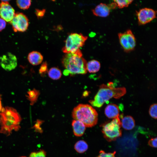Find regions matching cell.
<instances>
[{"label": "cell", "instance_id": "d6986e66", "mask_svg": "<svg viewBox=\"0 0 157 157\" xmlns=\"http://www.w3.org/2000/svg\"><path fill=\"white\" fill-rule=\"evenodd\" d=\"M49 77L53 80H57L61 77L62 74L60 70L56 67L51 68L48 72Z\"/></svg>", "mask_w": 157, "mask_h": 157}, {"label": "cell", "instance_id": "9a60e30c", "mask_svg": "<svg viewBox=\"0 0 157 157\" xmlns=\"http://www.w3.org/2000/svg\"><path fill=\"white\" fill-rule=\"evenodd\" d=\"M28 59L29 63L33 65H37L40 64L43 60L42 54L37 51H33L29 53Z\"/></svg>", "mask_w": 157, "mask_h": 157}, {"label": "cell", "instance_id": "8fae6325", "mask_svg": "<svg viewBox=\"0 0 157 157\" xmlns=\"http://www.w3.org/2000/svg\"><path fill=\"white\" fill-rule=\"evenodd\" d=\"M110 10L108 5L101 3L92 10V12L95 16L106 17L109 15Z\"/></svg>", "mask_w": 157, "mask_h": 157}, {"label": "cell", "instance_id": "603a6c76", "mask_svg": "<svg viewBox=\"0 0 157 157\" xmlns=\"http://www.w3.org/2000/svg\"><path fill=\"white\" fill-rule=\"evenodd\" d=\"M157 104L151 105L149 109V113L150 116L154 119H157Z\"/></svg>", "mask_w": 157, "mask_h": 157}, {"label": "cell", "instance_id": "e0dca14e", "mask_svg": "<svg viewBox=\"0 0 157 157\" xmlns=\"http://www.w3.org/2000/svg\"><path fill=\"white\" fill-rule=\"evenodd\" d=\"M100 68V64L97 60H93L87 64V70L90 72L94 73L98 72Z\"/></svg>", "mask_w": 157, "mask_h": 157}, {"label": "cell", "instance_id": "7c38bea8", "mask_svg": "<svg viewBox=\"0 0 157 157\" xmlns=\"http://www.w3.org/2000/svg\"><path fill=\"white\" fill-rule=\"evenodd\" d=\"M106 116L110 119H114L119 117V109L116 104H110L105 108L104 111Z\"/></svg>", "mask_w": 157, "mask_h": 157}, {"label": "cell", "instance_id": "4fadbf2b", "mask_svg": "<svg viewBox=\"0 0 157 157\" xmlns=\"http://www.w3.org/2000/svg\"><path fill=\"white\" fill-rule=\"evenodd\" d=\"M72 126L74 134L75 136L80 137L84 134L86 127L82 122L74 120L72 121Z\"/></svg>", "mask_w": 157, "mask_h": 157}, {"label": "cell", "instance_id": "f1b7e54d", "mask_svg": "<svg viewBox=\"0 0 157 157\" xmlns=\"http://www.w3.org/2000/svg\"><path fill=\"white\" fill-rule=\"evenodd\" d=\"M6 25V21L1 18H0V31H1L5 28Z\"/></svg>", "mask_w": 157, "mask_h": 157}, {"label": "cell", "instance_id": "30bf717a", "mask_svg": "<svg viewBox=\"0 0 157 157\" xmlns=\"http://www.w3.org/2000/svg\"><path fill=\"white\" fill-rule=\"evenodd\" d=\"M8 1H2L0 3V16L7 22H10L14 17V9L10 5Z\"/></svg>", "mask_w": 157, "mask_h": 157}, {"label": "cell", "instance_id": "8992f818", "mask_svg": "<svg viewBox=\"0 0 157 157\" xmlns=\"http://www.w3.org/2000/svg\"><path fill=\"white\" fill-rule=\"evenodd\" d=\"M88 37L81 33H72L67 37L62 51L66 53H74L80 50L79 48L84 44Z\"/></svg>", "mask_w": 157, "mask_h": 157}, {"label": "cell", "instance_id": "9c48e42d", "mask_svg": "<svg viewBox=\"0 0 157 157\" xmlns=\"http://www.w3.org/2000/svg\"><path fill=\"white\" fill-rule=\"evenodd\" d=\"M0 64L4 70L10 71L15 69L17 66V59L15 55L8 52L0 57Z\"/></svg>", "mask_w": 157, "mask_h": 157}, {"label": "cell", "instance_id": "83f0119b", "mask_svg": "<svg viewBox=\"0 0 157 157\" xmlns=\"http://www.w3.org/2000/svg\"><path fill=\"white\" fill-rule=\"evenodd\" d=\"M45 12L44 9L42 10L36 9L35 10V14L38 18H40L43 17Z\"/></svg>", "mask_w": 157, "mask_h": 157}, {"label": "cell", "instance_id": "d6a6232c", "mask_svg": "<svg viewBox=\"0 0 157 157\" xmlns=\"http://www.w3.org/2000/svg\"></svg>", "mask_w": 157, "mask_h": 157}, {"label": "cell", "instance_id": "ac0fdd59", "mask_svg": "<svg viewBox=\"0 0 157 157\" xmlns=\"http://www.w3.org/2000/svg\"><path fill=\"white\" fill-rule=\"evenodd\" d=\"M75 150L79 153H83L87 151L88 145L87 143L83 140L77 142L74 146Z\"/></svg>", "mask_w": 157, "mask_h": 157}, {"label": "cell", "instance_id": "1f68e13d", "mask_svg": "<svg viewBox=\"0 0 157 157\" xmlns=\"http://www.w3.org/2000/svg\"><path fill=\"white\" fill-rule=\"evenodd\" d=\"M26 157L25 156H21V157Z\"/></svg>", "mask_w": 157, "mask_h": 157}, {"label": "cell", "instance_id": "d4e9b609", "mask_svg": "<svg viewBox=\"0 0 157 157\" xmlns=\"http://www.w3.org/2000/svg\"><path fill=\"white\" fill-rule=\"evenodd\" d=\"M46 153L43 150L35 152H33L31 154L29 157H46Z\"/></svg>", "mask_w": 157, "mask_h": 157}, {"label": "cell", "instance_id": "2e32d148", "mask_svg": "<svg viewBox=\"0 0 157 157\" xmlns=\"http://www.w3.org/2000/svg\"><path fill=\"white\" fill-rule=\"evenodd\" d=\"M118 36L120 44L124 51L126 52L131 51L129 46V40L126 32L119 33Z\"/></svg>", "mask_w": 157, "mask_h": 157}, {"label": "cell", "instance_id": "7402d4cb", "mask_svg": "<svg viewBox=\"0 0 157 157\" xmlns=\"http://www.w3.org/2000/svg\"><path fill=\"white\" fill-rule=\"evenodd\" d=\"M133 0H114V2L117 4V6L119 8H122L125 7H127L131 3Z\"/></svg>", "mask_w": 157, "mask_h": 157}, {"label": "cell", "instance_id": "5bb4252c", "mask_svg": "<svg viewBox=\"0 0 157 157\" xmlns=\"http://www.w3.org/2000/svg\"><path fill=\"white\" fill-rule=\"evenodd\" d=\"M121 126L126 130H130L135 127V123L133 118L129 115L126 116L121 118Z\"/></svg>", "mask_w": 157, "mask_h": 157}, {"label": "cell", "instance_id": "52a82bcc", "mask_svg": "<svg viewBox=\"0 0 157 157\" xmlns=\"http://www.w3.org/2000/svg\"><path fill=\"white\" fill-rule=\"evenodd\" d=\"M13 31L15 32H24L27 29L29 25L28 19L22 13L15 14L12 20L10 22Z\"/></svg>", "mask_w": 157, "mask_h": 157}, {"label": "cell", "instance_id": "cb8c5ba5", "mask_svg": "<svg viewBox=\"0 0 157 157\" xmlns=\"http://www.w3.org/2000/svg\"><path fill=\"white\" fill-rule=\"evenodd\" d=\"M28 98L31 101V103H33L35 101L37 98L38 95V92L36 90H33L31 91H29Z\"/></svg>", "mask_w": 157, "mask_h": 157}, {"label": "cell", "instance_id": "4316f807", "mask_svg": "<svg viewBox=\"0 0 157 157\" xmlns=\"http://www.w3.org/2000/svg\"><path fill=\"white\" fill-rule=\"evenodd\" d=\"M157 138L151 139L148 142V144L151 147H157Z\"/></svg>", "mask_w": 157, "mask_h": 157}, {"label": "cell", "instance_id": "ffe728a7", "mask_svg": "<svg viewBox=\"0 0 157 157\" xmlns=\"http://www.w3.org/2000/svg\"><path fill=\"white\" fill-rule=\"evenodd\" d=\"M125 32L129 40L130 47L131 51L134 49L136 45V39L131 30H128Z\"/></svg>", "mask_w": 157, "mask_h": 157}, {"label": "cell", "instance_id": "f546056e", "mask_svg": "<svg viewBox=\"0 0 157 157\" xmlns=\"http://www.w3.org/2000/svg\"><path fill=\"white\" fill-rule=\"evenodd\" d=\"M47 63L44 62L40 68V72H43L47 70Z\"/></svg>", "mask_w": 157, "mask_h": 157}, {"label": "cell", "instance_id": "4dcf8cb0", "mask_svg": "<svg viewBox=\"0 0 157 157\" xmlns=\"http://www.w3.org/2000/svg\"><path fill=\"white\" fill-rule=\"evenodd\" d=\"M2 108L1 103V98L0 97V112H1Z\"/></svg>", "mask_w": 157, "mask_h": 157}, {"label": "cell", "instance_id": "5b68a950", "mask_svg": "<svg viewBox=\"0 0 157 157\" xmlns=\"http://www.w3.org/2000/svg\"><path fill=\"white\" fill-rule=\"evenodd\" d=\"M121 126L119 117L103 124L101 125V131L104 138L109 142L115 140L122 135Z\"/></svg>", "mask_w": 157, "mask_h": 157}, {"label": "cell", "instance_id": "44dd1931", "mask_svg": "<svg viewBox=\"0 0 157 157\" xmlns=\"http://www.w3.org/2000/svg\"><path fill=\"white\" fill-rule=\"evenodd\" d=\"M16 3L17 6L20 9L25 10L28 9L31 4V1L17 0Z\"/></svg>", "mask_w": 157, "mask_h": 157}, {"label": "cell", "instance_id": "484cf974", "mask_svg": "<svg viewBox=\"0 0 157 157\" xmlns=\"http://www.w3.org/2000/svg\"><path fill=\"white\" fill-rule=\"evenodd\" d=\"M115 151L113 153H107L104 151L101 150L99 152V155L97 157H115Z\"/></svg>", "mask_w": 157, "mask_h": 157}, {"label": "cell", "instance_id": "7a4b0ae2", "mask_svg": "<svg viewBox=\"0 0 157 157\" xmlns=\"http://www.w3.org/2000/svg\"><path fill=\"white\" fill-rule=\"evenodd\" d=\"M126 92L125 88H116L114 86L113 83L110 82L107 85L104 84L101 85L94 99L90 100L89 102L94 106L100 107L110 99L113 97L119 99Z\"/></svg>", "mask_w": 157, "mask_h": 157}, {"label": "cell", "instance_id": "277c9868", "mask_svg": "<svg viewBox=\"0 0 157 157\" xmlns=\"http://www.w3.org/2000/svg\"><path fill=\"white\" fill-rule=\"evenodd\" d=\"M72 116L74 120L82 122L86 127H92L98 122L97 111L88 104H80L77 105L74 108Z\"/></svg>", "mask_w": 157, "mask_h": 157}, {"label": "cell", "instance_id": "ba28073f", "mask_svg": "<svg viewBox=\"0 0 157 157\" xmlns=\"http://www.w3.org/2000/svg\"><path fill=\"white\" fill-rule=\"evenodd\" d=\"M136 13L140 25L149 23L156 17V12L150 8H143L136 11Z\"/></svg>", "mask_w": 157, "mask_h": 157}, {"label": "cell", "instance_id": "3957f363", "mask_svg": "<svg viewBox=\"0 0 157 157\" xmlns=\"http://www.w3.org/2000/svg\"><path fill=\"white\" fill-rule=\"evenodd\" d=\"M82 56L80 50L75 53H67L64 55L62 63L66 69L64 71L65 74L67 73L72 75L85 74L87 72V63Z\"/></svg>", "mask_w": 157, "mask_h": 157}, {"label": "cell", "instance_id": "6da1fadb", "mask_svg": "<svg viewBox=\"0 0 157 157\" xmlns=\"http://www.w3.org/2000/svg\"><path fill=\"white\" fill-rule=\"evenodd\" d=\"M0 132L7 136L10 135L13 130H19L21 118L16 109L9 107L2 108L0 113Z\"/></svg>", "mask_w": 157, "mask_h": 157}]
</instances>
